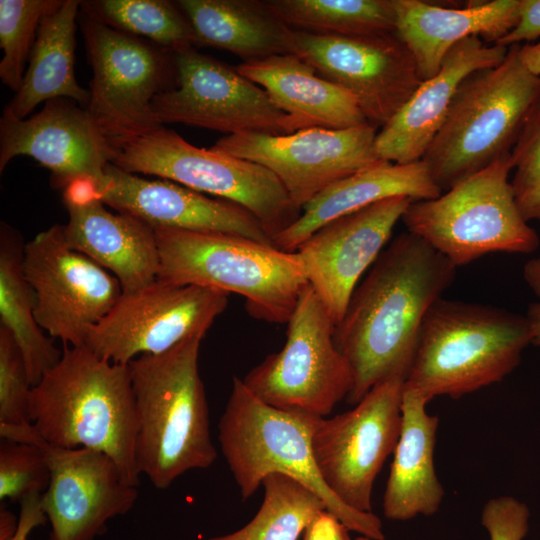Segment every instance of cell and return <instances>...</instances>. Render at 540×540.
<instances>
[{
    "label": "cell",
    "mask_w": 540,
    "mask_h": 540,
    "mask_svg": "<svg viewBox=\"0 0 540 540\" xmlns=\"http://www.w3.org/2000/svg\"><path fill=\"white\" fill-rule=\"evenodd\" d=\"M456 267L421 237H395L357 285L334 341L353 375L347 403L374 386L406 379L422 321L454 281Z\"/></svg>",
    "instance_id": "obj_1"
},
{
    "label": "cell",
    "mask_w": 540,
    "mask_h": 540,
    "mask_svg": "<svg viewBox=\"0 0 540 540\" xmlns=\"http://www.w3.org/2000/svg\"><path fill=\"white\" fill-rule=\"evenodd\" d=\"M508 47L486 44L477 36L457 43L444 57L438 73L422 80L415 92L377 133L375 146L383 161H420L442 127L461 83L473 72L496 67Z\"/></svg>",
    "instance_id": "obj_23"
},
{
    "label": "cell",
    "mask_w": 540,
    "mask_h": 540,
    "mask_svg": "<svg viewBox=\"0 0 540 540\" xmlns=\"http://www.w3.org/2000/svg\"><path fill=\"white\" fill-rule=\"evenodd\" d=\"M404 381L392 378L374 386L351 410L321 418L313 434L324 483L356 511L372 512L375 479L398 442Z\"/></svg>",
    "instance_id": "obj_13"
},
{
    "label": "cell",
    "mask_w": 540,
    "mask_h": 540,
    "mask_svg": "<svg viewBox=\"0 0 540 540\" xmlns=\"http://www.w3.org/2000/svg\"><path fill=\"white\" fill-rule=\"evenodd\" d=\"M69 246L114 275L122 294L136 292L158 278L160 260L155 228L122 213L108 211L90 181L64 188Z\"/></svg>",
    "instance_id": "obj_22"
},
{
    "label": "cell",
    "mask_w": 540,
    "mask_h": 540,
    "mask_svg": "<svg viewBox=\"0 0 540 540\" xmlns=\"http://www.w3.org/2000/svg\"><path fill=\"white\" fill-rule=\"evenodd\" d=\"M42 494H31L20 501V515L7 509L0 511V540H28L31 532L45 524L47 517L41 506Z\"/></svg>",
    "instance_id": "obj_39"
},
{
    "label": "cell",
    "mask_w": 540,
    "mask_h": 540,
    "mask_svg": "<svg viewBox=\"0 0 540 540\" xmlns=\"http://www.w3.org/2000/svg\"><path fill=\"white\" fill-rule=\"evenodd\" d=\"M84 15L172 52L199 46L195 31L176 2L167 0L82 1Z\"/></svg>",
    "instance_id": "obj_32"
},
{
    "label": "cell",
    "mask_w": 540,
    "mask_h": 540,
    "mask_svg": "<svg viewBox=\"0 0 540 540\" xmlns=\"http://www.w3.org/2000/svg\"><path fill=\"white\" fill-rule=\"evenodd\" d=\"M441 194L422 160L409 164L380 161L317 195L303 207L299 218L273 239L272 244L280 250L295 252L326 223L380 200L405 196L420 201Z\"/></svg>",
    "instance_id": "obj_26"
},
{
    "label": "cell",
    "mask_w": 540,
    "mask_h": 540,
    "mask_svg": "<svg viewBox=\"0 0 540 540\" xmlns=\"http://www.w3.org/2000/svg\"><path fill=\"white\" fill-rule=\"evenodd\" d=\"M203 338L129 364L138 421L136 461L157 489L179 476L211 466L217 458L198 359Z\"/></svg>",
    "instance_id": "obj_3"
},
{
    "label": "cell",
    "mask_w": 540,
    "mask_h": 540,
    "mask_svg": "<svg viewBox=\"0 0 540 540\" xmlns=\"http://www.w3.org/2000/svg\"><path fill=\"white\" fill-rule=\"evenodd\" d=\"M510 159L517 208L526 222L540 221V101L526 117Z\"/></svg>",
    "instance_id": "obj_35"
},
{
    "label": "cell",
    "mask_w": 540,
    "mask_h": 540,
    "mask_svg": "<svg viewBox=\"0 0 540 540\" xmlns=\"http://www.w3.org/2000/svg\"><path fill=\"white\" fill-rule=\"evenodd\" d=\"M519 59L528 72L540 77V42L519 46Z\"/></svg>",
    "instance_id": "obj_43"
},
{
    "label": "cell",
    "mask_w": 540,
    "mask_h": 540,
    "mask_svg": "<svg viewBox=\"0 0 540 540\" xmlns=\"http://www.w3.org/2000/svg\"><path fill=\"white\" fill-rule=\"evenodd\" d=\"M158 278L234 293L257 319L283 324L308 285L297 252L239 235L155 228Z\"/></svg>",
    "instance_id": "obj_6"
},
{
    "label": "cell",
    "mask_w": 540,
    "mask_h": 540,
    "mask_svg": "<svg viewBox=\"0 0 540 540\" xmlns=\"http://www.w3.org/2000/svg\"><path fill=\"white\" fill-rule=\"evenodd\" d=\"M523 279L537 297V301L529 305L525 317L530 330L531 344L540 347V258H532L524 264Z\"/></svg>",
    "instance_id": "obj_42"
},
{
    "label": "cell",
    "mask_w": 540,
    "mask_h": 540,
    "mask_svg": "<svg viewBox=\"0 0 540 540\" xmlns=\"http://www.w3.org/2000/svg\"><path fill=\"white\" fill-rule=\"evenodd\" d=\"M176 85L159 93L153 111L163 125L181 123L227 133H294L290 119L257 84L187 47L173 52Z\"/></svg>",
    "instance_id": "obj_16"
},
{
    "label": "cell",
    "mask_w": 540,
    "mask_h": 540,
    "mask_svg": "<svg viewBox=\"0 0 540 540\" xmlns=\"http://www.w3.org/2000/svg\"><path fill=\"white\" fill-rule=\"evenodd\" d=\"M376 129L365 123L286 135L245 132L226 135L211 148L270 170L302 210L332 184L383 161L376 151Z\"/></svg>",
    "instance_id": "obj_15"
},
{
    "label": "cell",
    "mask_w": 540,
    "mask_h": 540,
    "mask_svg": "<svg viewBox=\"0 0 540 540\" xmlns=\"http://www.w3.org/2000/svg\"><path fill=\"white\" fill-rule=\"evenodd\" d=\"M91 184L105 205L154 228L227 233L272 244L258 219L242 206L167 179L142 178L110 163L104 178Z\"/></svg>",
    "instance_id": "obj_21"
},
{
    "label": "cell",
    "mask_w": 540,
    "mask_h": 540,
    "mask_svg": "<svg viewBox=\"0 0 540 540\" xmlns=\"http://www.w3.org/2000/svg\"><path fill=\"white\" fill-rule=\"evenodd\" d=\"M23 356L13 337L0 326V424L28 426L32 390Z\"/></svg>",
    "instance_id": "obj_37"
},
{
    "label": "cell",
    "mask_w": 540,
    "mask_h": 540,
    "mask_svg": "<svg viewBox=\"0 0 540 540\" xmlns=\"http://www.w3.org/2000/svg\"><path fill=\"white\" fill-rule=\"evenodd\" d=\"M286 324L282 349L242 381L268 405L325 418L351 392L353 375L335 344V324L309 284Z\"/></svg>",
    "instance_id": "obj_11"
},
{
    "label": "cell",
    "mask_w": 540,
    "mask_h": 540,
    "mask_svg": "<svg viewBox=\"0 0 540 540\" xmlns=\"http://www.w3.org/2000/svg\"><path fill=\"white\" fill-rule=\"evenodd\" d=\"M349 529L333 513L323 510L308 524L303 540H372L365 536L352 539Z\"/></svg>",
    "instance_id": "obj_41"
},
{
    "label": "cell",
    "mask_w": 540,
    "mask_h": 540,
    "mask_svg": "<svg viewBox=\"0 0 540 540\" xmlns=\"http://www.w3.org/2000/svg\"><path fill=\"white\" fill-rule=\"evenodd\" d=\"M540 37V0H521L517 25L497 45L509 47Z\"/></svg>",
    "instance_id": "obj_40"
},
{
    "label": "cell",
    "mask_w": 540,
    "mask_h": 540,
    "mask_svg": "<svg viewBox=\"0 0 540 540\" xmlns=\"http://www.w3.org/2000/svg\"><path fill=\"white\" fill-rule=\"evenodd\" d=\"M111 163L128 173L154 175L240 205L258 219L272 241L302 211L267 168L196 147L164 126L124 144Z\"/></svg>",
    "instance_id": "obj_9"
},
{
    "label": "cell",
    "mask_w": 540,
    "mask_h": 540,
    "mask_svg": "<svg viewBox=\"0 0 540 540\" xmlns=\"http://www.w3.org/2000/svg\"><path fill=\"white\" fill-rule=\"evenodd\" d=\"M228 294L196 285L156 279L122 294L109 313L87 333L84 346L117 364L142 355H158L180 343L204 338L224 312Z\"/></svg>",
    "instance_id": "obj_12"
},
{
    "label": "cell",
    "mask_w": 540,
    "mask_h": 540,
    "mask_svg": "<svg viewBox=\"0 0 540 540\" xmlns=\"http://www.w3.org/2000/svg\"><path fill=\"white\" fill-rule=\"evenodd\" d=\"M23 268L39 326L66 346H84L89 329L122 295L114 275L69 246L63 225L49 227L24 245Z\"/></svg>",
    "instance_id": "obj_14"
},
{
    "label": "cell",
    "mask_w": 540,
    "mask_h": 540,
    "mask_svg": "<svg viewBox=\"0 0 540 540\" xmlns=\"http://www.w3.org/2000/svg\"><path fill=\"white\" fill-rule=\"evenodd\" d=\"M263 502L241 529L209 540H298L312 519L327 510L313 491L280 473L266 476Z\"/></svg>",
    "instance_id": "obj_33"
},
{
    "label": "cell",
    "mask_w": 540,
    "mask_h": 540,
    "mask_svg": "<svg viewBox=\"0 0 540 540\" xmlns=\"http://www.w3.org/2000/svg\"><path fill=\"white\" fill-rule=\"evenodd\" d=\"M117 149L86 108L67 98L49 100L25 119L0 118V172L17 156H30L52 172L55 186L100 182Z\"/></svg>",
    "instance_id": "obj_20"
},
{
    "label": "cell",
    "mask_w": 540,
    "mask_h": 540,
    "mask_svg": "<svg viewBox=\"0 0 540 540\" xmlns=\"http://www.w3.org/2000/svg\"><path fill=\"white\" fill-rule=\"evenodd\" d=\"M199 46L227 50L243 62L291 53L293 29L283 23L267 1L179 0Z\"/></svg>",
    "instance_id": "obj_28"
},
{
    "label": "cell",
    "mask_w": 540,
    "mask_h": 540,
    "mask_svg": "<svg viewBox=\"0 0 540 540\" xmlns=\"http://www.w3.org/2000/svg\"><path fill=\"white\" fill-rule=\"evenodd\" d=\"M237 71L262 87L290 119L294 132L345 129L369 123L356 98L320 76L293 53L242 62Z\"/></svg>",
    "instance_id": "obj_25"
},
{
    "label": "cell",
    "mask_w": 540,
    "mask_h": 540,
    "mask_svg": "<svg viewBox=\"0 0 540 540\" xmlns=\"http://www.w3.org/2000/svg\"><path fill=\"white\" fill-rule=\"evenodd\" d=\"M50 482L47 457L40 446L2 440L0 445V500L21 501L43 494Z\"/></svg>",
    "instance_id": "obj_36"
},
{
    "label": "cell",
    "mask_w": 540,
    "mask_h": 540,
    "mask_svg": "<svg viewBox=\"0 0 540 540\" xmlns=\"http://www.w3.org/2000/svg\"><path fill=\"white\" fill-rule=\"evenodd\" d=\"M50 482L41 506L50 522L49 540H94L114 517L135 504L137 487L128 484L106 454L87 448H60L43 438Z\"/></svg>",
    "instance_id": "obj_19"
},
{
    "label": "cell",
    "mask_w": 540,
    "mask_h": 540,
    "mask_svg": "<svg viewBox=\"0 0 540 540\" xmlns=\"http://www.w3.org/2000/svg\"><path fill=\"white\" fill-rule=\"evenodd\" d=\"M427 399L403 385L401 429L383 496L389 520L406 521L435 514L444 489L434 467L439 419L426 411Z\"/></svg>",
    "instance_id": "obj_27"
},
{
    "label": "cell",
    "mask_w": 540,
    "mask_h": 540,
    "mask_svg": "<svg viewBox=\"0 0 540 540\" xmlns=\"http://www.w3.org/2000/svg\"><path fill=\"white\" fill-rule=\"evenodd\" d=\"M529 520L528 506L507 495L490 499L481 515L490 540H523L529 530Z\"/></svg>",
    "instance_id": "obj_38"
},
{
    "label": "cell",
    "mask_w": 540,
    "mask_h": 540,
    "mask_svg": "<svg viewBox=\"0 0 540 540\" xmlns=\"http://www.w3.org/2000/svg\"><path fill=\"white\" fill-rule=\"evenodd\" d=\"M321 418L268 405L242 379L233 377L218 423V441L242 499L251 497L269 474H284L313 491L350 531L384 540L377 515L348 507L324 483L312 450V437Z\"/></svg>",
    "instance_id": "obj_5"
},
{
    "label": "cell",
    "mask_w": 540,
    "mask_h": 540,
    "mask_svg": "<svg viewBox=\"0 0 540 540\" xmlns=\"http://www.w3.org/2000/svg\"><path fill=\"white\" fill-rule=\"evenodd\" d=\"M289 28L320 35L396 33L392 0H267Z\"/></svg>",
    "instance_id": "obj_31"
},
{
    "label": "cell",
    "mask_w": 540,
    "mask_h": 540,
    "mask_svg": "<svg viewBox=\"0 0 540 540\" xmlns=\"http://www.w3.org/2000/svg\"><path fill=\"white\" fill-rule=\"evenodd\" d=\"M81 31L93 70L85 108L117 151L161 128L152 103L176 85L173 52L86 15Z\"/></svg>",
    "instance_id": "obj_10"
},
{
    "label": "cell",
    "mask_w": 540,
    "mask_h": 540,
    "mask_svg": "<svg viewBox=\"0 0 540 540\" xmlns=\"http://www.w3.org/2000/svg\"><path fill=\"white\" fill-rule=\"evenodd\" d=\"M29 418L48 444L102 452L138 487V421L128 364L63 345L59 362L32 387Z\"/></svg>",
    "instance_id": "obj_2"
},
{
    "label": "cell",
    "mask_w": 540,
    "mask_h": 540,
    "mask_svg": "<svg viewBox=\"0 0 540 540\" xmlns=\"http://www.w3.org/2000/svg\"><path fill=\"white\" fill-rule=\"evenodd\" d=\"M24 243L20 234L2 222L0 229V326L18 346L32 386L61 359L62 350L39 326L35 297L24 268Z\"/></svg>",
    "instance_id": "obj_30"
},
{
    "label": "cell",
    "mask_w": 540,
    "mask_h": 540,
    "mask_svg": "<svg viewBox=\"0 0 540 540\" xmlns=\"http://www.w3.org/2000/svg\"><path fill=\"white\" fill-rule=\"evenodd\" d=\"M291 53L353 95L376 127L387 124L422 81L413 54L396 33L341 36L293 30Z\"/></svg>",
    "instance_id": "obj_17"
},
{
    "label": "cell",
    "mask_w": 540,
    "mask_h": 540,
    "mask_svg": "<svg viewBox=\"0 0 540 540\" xmlns=\"http://www.w3.org/2000/svg\"><path fill=\"white\" fill-rule=\"evenodd\" d=\"M64 0H0V78L13 92L21 87L25 64L39 26Z\"/></svg>",
    "instance_id": "obj_34"
},
{
    "label": "cell",
    "mask_w": 540,
    "mask_h": 540,
    "mask_svg": "<svg viewBox=\"0 0 540 540\" xmlns=\"http://www.w3.org/2000/svg\"><path fill=\"white\" fill-rule=\"evenodd\" d=\"M392 1L396 34L413 54L421 80L435 76L446 54L468 37L497 43L517 25L521 7V0L471 1L463 8Z\"/></svg>",
    "instance_id": "obj_24"
},
{
    "label": "cell",
    "mask_w": 540,
    "mask_h": 540,
    "mask_svg": "<svg viewBox=\"0 0 540 540\" xmlns=\"http://www.w3.org/2000/svg\"><path fill=\"white\" fill-rule=\"evenodd\" d=\"M412 200L396 196L338 217L316 230L297 252L308 284L335 326L365 271L388 244Z\"/></svg>",
    "instance_id": "obj_18"
},
{
    "label": "cell",
    "mask_w": 540,
    "mask_h": 540,
    "mask_svg": "<svg viewBox=\"0 0 540 540\" xmlns=\"http://www.w3.org/2000/svg\"><path fill=\"white\" fill-rule=\"evenodd\" d=\"M81 2L64 0L59 9L42 20L21 87L4 113L25 119L40 103L57 98L87 106L89 90L78 84L74 72L76 20Z\"/></svg>",
    "instance_id": "obj_29"
},
{
    "label": "cell",
    "mask_w": 540,
    "mask_h": 540,
    "mask_svg": "<svg viewBox=\"0 0 540 540\" xmlns=\"http://www.w3.org/2000/svg\"><path fill=\"white\" fill-rule=\"evenodd\" d=\"M531 344L525 316L491 305L437 299L428 309L404 386L428 402L501 382Z\"/></svg>",
    "instance_id": "obj_4"
},
{
    "label": "cell",
    "mask_w": 540,
    "mask_h": 540,
    "mask_svg": "<svg viewBox=\"0 0 540 540\" xmlns=\"http://www.w3.org/2000/svg\"><path fill=\"white\" fill-rule=\"evenodd\" d=\"M511 170L508 154L437 198L412 201L401 220L456 268L490 253L530 254L540 240L517 208Z\"/></svg>",
    "instance_id": "obj_8"
},
{
    "label": "cell",
    "mask_w": 540,
    "mask_h": 540,
    "mask_svg": "<svg viewBox=\"0 0 540 540\" xmlns=\"http://www.w3.org/2000/svg\"><path fill=\"white\" fill-rule=\"evenodd\" d=\"M518 45L496 67L470 74L422 157L443 190L508 155L531 109L540 101V77L522 65Z\"/></svg>",
    "instance_id": "obj_7"
}]
</instances>
